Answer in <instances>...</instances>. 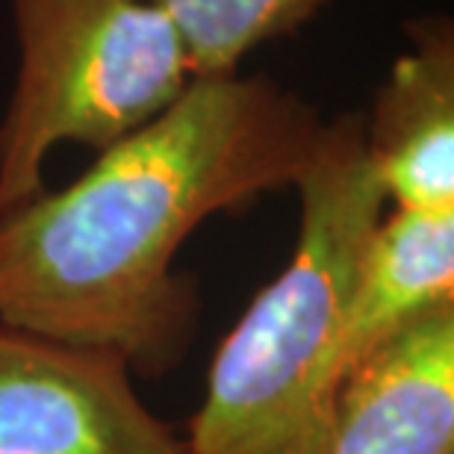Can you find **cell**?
Listing matches in <instances>:
<instances>
[{"label": "cell", "mask_w": 454, "mask_h": 454, "mask_svg": "<svg viewBox=\"0 0 454 454\" xmlns=\"http://www.w3.org/2000/svg\"><path fill=\"white\" fill-rule=\"evenodd\" d=\"M175 21L195 77L236 74L254 48L289 35L328 0H151Z\"/></svg>", "instance_id": "ba28073f"}, {"label": "cell", "mask_w": 454, "mask_h": 454, "mask_svg": "<svg viewBox=\"0 0 454 454\" xmlns=\"http://www.w3.org/2000/svg\"><path fill=\"white\" fill-rule=\"evenodd\" d=\"M0 454H189L113 351L0 325Z\"/></svg>", "instance_id": "277c9868"}, {"label": "cell", "mask_w": 454, "mask_h": 454, "mask_svg": "<svg viewBox=\"0 0 454 454\" xmlns=\"http://www.w3.org/2000/svg\"><path fill=\"white\" fill-rule=\"evenodd\" d=\"M9 4L18 74L0 121V210L48 189L53 148H110L195 80L175 21L151 0Z\"/></svg>", "instance_id": "3957f363"}, {"label": "cell", "mask_w": 454, "mask_h": 454, "mask_svg": "<svg viewBox=\"0 0 454 454\" xmlns=\"http://www.w3.org/2000/svg\"><path fill=\"white\" fill-rule=\"evenodd\" d=\"M411 48L378 86L363 139L393 210H454V24L407 21Z\"/></svg>", "instance_id": "8992f818"}, {"label": "cell", "mask_w": 454, "mask_h": 454, "mask_svg": "<svg viewBox=\"0 0 454 454\" xmlns=\"http://www.w3.org/2000/svg\"><path fill=\"white\" fill-rule=\"evenodd\" d=\"M313 454H454V301L340 380Z\"/></svg>", "instance_id": "5b68a950"}, {"label": "cell", "mask_w": 454, "mask_h": 454, "mask_svg": "<svg viewBox=\"0 0 454 454\" xmlns=\"http://www.w3.org/2000/svg\"><path fill=\"white\" fill-rule=\"evenodd\" d=\"M322 121L266 74L195 77L74 184L0 210V325L113 351L139 378L175 372L201 319L177 251L213 215L293 186Z\"/></svg>", "instance_id": "6da1fadb"}, {"label": "cell", "mask_w": 454, "mask_h": 454, "mask_svg": "<svg viewBox=\"0 0 454 454\" xmlns=\"http://www.w3.org/2000/svg\"><path fill=\"white\" fill-rule=\"evenodd\" d=\"M293 186V257L215 348L189 454H313L328 425L345 307L387 207L360 113L322 121Z\"/></svg>", "instance_id": "7a4b0ae2"}, {"label": "cell", "mask_w": 454, "mask_h": 454, "mask_svg": "<svg viewBox=\"0 0 454 454\" xmlns=\"http://www.w3.org/2000/svg\"><path fill=\"white\" fill-rule=\"evenodd\" d=\"M454 301V210L380 215L354 275L340 380L422 316Z\"/></svg>", "instance_id": "52a82bcc"}]
</instances>
